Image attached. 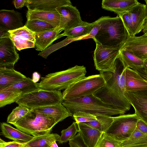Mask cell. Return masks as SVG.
<instances>
[{
  "label": "cell",
  "instance_id": "32",
  "mask_svg": "<svg viewBox=\"0 0 147 147\" xmlns=\"http://www.w3.org/2000/svg\"><path fill=\"white\" fill-rule=\"evenodd\" d=\"M96 117V120L84 123L102 132L106 131L114 120L113 117L110 116L99 115Z\"/></svg>",
  "mask_w": 147,
  "mask_h": 147
},
{
  "label": "cell",
  "instance_id": "15",
  "mask_svg": "<svg viewBox=\"0 0 147 147\" xmlns=\"http://www.w3.org/2000/svg\"><path fill=\"white\" fill-rule=\"evenodd\" d=\"M21 14L14 10H0V27L7 31L15 30L24 26Z\"/></svg>",
  "mask_w": 147,
  "mask_h": 147
},
{
  "label": "cell",
  "instance_id": "22",
  "mask_svg": "<svg viewBox=\"0 0 147 147\" xmlns=\"http://www.w3.org/2000/svg\"><path fill=\"white\" fill-rule=\"evenodd\" d=\"M33 109L52 117L56 124L68 117L72 116V114L62 103Z\"/></svg>",
  "mask_w": 147,
  "mask_h": 147
},
{
  "label": "cell",
  "instance_id": "37",
  "mask_svg": "<svg viewBox=\"0 0 147 147\" xmlns=\"http://www.w3.org/2000/svg\"><path fill=\"white\" fill-rule=\"evenodd\" d=\"M117 16L121 18L128 33V35L129 36H133V25L128 12H124Z\"/></svg>",
  "mask_w": 147,
  "mask_h": 147
},
{
  "label": "cell",
  "instance_id": "14",
  "mask_svg": "<svg viewBox=\"0 0 147 147\" xmlns=\"http://www.w3.org/2000/svg\"><path fill=\"white\" fill-rule=\"evenodd\" d=\"M120 50L127 51L144 61L147 59V36L128 35Z\"/></svg>",
  "mask_w": 147,
  "mask_h": 147
},
{
  "label": "cell",
  "instance_id": "12",
  "mask_svg": "<svg viewBox=\"0 0 147 147\" xmlns=\"http://www.w3.org/2000/svg\"><path fill=\"white\" fill-rule=\"evenodd\" d=\"M15 47L9 37L0 38V67L13 68L19 58Z\"/></svg>",
  "mask_w": 147,
  "mask_h": 147
},
{
  "label": "cell",
  "instance_id": "35",
  "mask_svg": "<svg viewBox=\"0 0 147 147\" xmlns=\"http://www.w3.org/2000/svg\"><path fill=\"white\" fill-rule=\"evenodd\" d=\"M30 109L26 107L18 105L9 115L7 119V122L11 124L15 123L26 115Z\"/></svg>",
  "mask_w": 147,
  "mask_h": 147
},
{
  "label": "cell",
  "instance_id": "20",
  "mask_svg": "<svg viewBox=\"0 0 147 147\" xmlns=\"http://www.w3.org/2000/svg\"><path fill=\"white\" fill-rule=\"evenodd\" d=\"M70 5L72 3L69 0H27L25 5L28 9L52 11Z\"/></svg>",
  "mask_w": 147,
  "mask_h": 147
},
{
  "label": "cell",
  "instance_id": "33",
  "mask_svg": "<svg viewBox=\"0 0 147 147\" xmlns=\"http://www.w3.org/2000/svg\"><path fill=\"white\" fill-rule=\"evenodd\" d=\"M22 94L21 92L16 89L0 91V107L16 102Z\"/></svg>",
  "mask_w": 147,
  "mask_h": 147
},
{
  "label": "cell",
  "instance_id": "18",
  "mask_svg": "<svg viewBox=\"0 0 147 147\" xmlns=\"http://www.w3.org/2000/svg\"><path fill=\"white\" fill-rule=\"evenodd\" d=\"M127 12L133 23V36H135L142 30L146 20L147 18L146 5L139 3Z\"/></svg>",
  "mask_w": 147,
  "mask_h": 147
},
{
  "label": "cell",
  "instance_id": "13",
  "mask_svg": "<svg viewBox=\"0 0 147 147\" xmlns=\"http://www.w3.org/2000/svg\"><path fill=\"white\" fill-rule=\"evenodd\" d=\"M125 95L133 107L135 113L147 124V90L135 92H127Z\"/></svg>",
  "mask_w": 147,
  "mask_h": 147
},
{
  "label": "cell",
  "instance_id": "45",
  "mask_svg": "<svg viewBox=\"0 0 147 147\" xmlns=\"http://www.w3.org/2000/svg\"><path fill=\"white\" fill-rule=\"evenodd\" d=\"M40 78V74L37 72H34L32 74V80L33 82L37 83Z\"/></svg>",
  "mask_w": 147,
  "mask_h": 147
},
{
  "label": "cell",
  "instance_id": "23",
  "mask_svg": "<svg viewBox=\"0 0 147 147\" xmlns=\"http://www.w3.org/2000/svg\"><path fill=\"white\" fill-rule=\"evenodd\" d=\"M139 2L136 0H103L102 7L117 15L127 12Z\"/></svg>",
  "mask_w": 147,
  "mask_h": 147
},
{
  "label": "cell",
  "instance_id": "41",
  "mask_svg": "<svg viewBox=\"0 0 147 147\" xmlns=\"http://www.w3.org/2000/svg\"><path fill=\"white\" fill-rule=\"evenodd\" d=\"M136 128L140 132L147 134V124L140 119L137 122Z\"/></svg>",
  "mask_w": 147,
  "mask_h": 147
},
{
  "label": "cell",
  "instance_id": "48",
  "mask_svg": "<svg viewBox=\"0 0 147 147\" xmlns=\"http://www.w3.org/2000/svg\"><path fill=\"white\" fill-rule=\"evenodd\" d=\"M50 147H58L56 141L53 142L50 145Z\"/></svg>",
  "mask_w": 147,
  "mask_h": 147
},
{
  "label": "cell",
  "instance_id": "24",
  "mask_svg": "<svg viewBox=\"0 0 147 147\" xmlns=\"http://www.w3.org/2000/svg\"><path fill=\"white\" fill-rule=\"evenodd\" d=\"M27 20L38 19L59 27L61 16L56 10L46 11L28 9L26 13Z\"/></svg>",
  "mask_w": 147,
  "mask_h": 147
},
{
  "label": "cell",
  "instance_id": "30",
  "mask_svg": "<svg viewBox=\"0 0 147 147\" xmlns=\"http://www.w3.org/2000/svg\"><path fill=\"white\" fill-rule=\"evenodd\" d=\"M25 26L35 33L48 31L58 27L51 24L38 19L27 20Z\"/></svg>",
  "mask_w": 147,
  "mask_h": 147
},
{
  "label": "cell",
  "instance_id": "31",
  "mask_svg": "<svg viewBox=\"0 0 147 147\" xmlns=\"http://www.w3.org/2000/svg\"><path fill=\"white\" fill-rule=\"evenodd\" d=\"M122 144L123 147L147 145V134L140 132L136 128L129 138Z\"/></svg>",
  "mask_w": 147,
  "mask_h": 147
},
{
  "label": "cell",
  "instance_id": "40",
  "mask_svg": "<svg viewBox=\"0 0 147 147\" xmlns=\"http://www.w3.org/2000/svg\"><path fill=\"white\" fill-rule=\"evenodd\" d=\"M22 144L14 141L6 142L0 139V147H22Z\"/></svg>",
  "mask_w": 147,
  "mask_h": 147
},
{
  "label": "cell",
  "instance_id": "43",
  "mask_svg": "<svg viewBox=\"0 0 147 147\" xmlns=\"http://www.w3.org/2000/svg\"><path fill=\"white\" fill-rule=\"evenodd\" d=\"M134 70L137 72L147 82V72L143 68H139Z\"/></svg>",
  "mask_w": 147,
  "mask_h": 147
},
{
  "label": "cell",
  "instance_id": "44",
  "mask_svg": "<svg viewBox=\"0 0 147 147\" xmlns=\"http://www.w3.org/2000/svg\"><path fill=\"white\" fill-rule=\"evenodd\" d=\"M27 0H15L13 1V4L16 8H22L25 5Z\"/></svg>",
  "mask_w": 147,
  "mask_h": 147
},
{
  "label": "cell",
  "instance_id": "29",
  "mask_svg": "<svg viewBox=\"0 0 147 147\" xmlns=\"http://www.w3.org/2000/svg\"><path fill=\"white\" fill-rule=\"evenodd\" d=\"M40 89V88L39 87L38 83L34 82L32 79L27 77L24 80L0 91L16 89L21 92L23 94H24Z\"/></svg>",
  "mask_w": 147,
  "mask_h": 147
},
{
  "label": "cell",
  "instance_id": "49",
  "mask_svg": "<svg viewBox=\"0 0 147 147\" xmlns=\"http://www.w3.org/2000/svg\"><path fill=\"white\" fill-rule=\"evenodd\" d=\"M129 147H147V145H140Z\"/></svg>",
  "mask_w": 147,
  "mask_h": 147
},
{
  "label": "cell",
  "instance_id": "27",
  "mask_svg": "<svg viewBox=\"0 0 147 147\" xmlns=\"http://www.w3.org/2000/svg\"><path fill=\"white\" fill-rule=\"evenodd\" d=\"M60 136L57 134L49 133L34 137L28 142L22 144V147H50L53 142L58 141Z\"/></svg>",
  "mask_w": 147,
  "mask_h": 147
},
{
  "label": "cell",
  "instance_id": "25",
  "mask_svg": "<svg viewBox=\"0 0 147 147\" xmlns=\"http://www.w3.org/2000/svg\"><path fill=\"white\" fill-rule=\"evenodd\" d=\"M1 128L2 134L4 137L20 143H26L34 137L14 128L10 125L5 122L1 123Z\"/></svg>",
  "mask_w": 147,
  "mask_h": 147
},
{
  "label": "cell",
  "instance_id": "5",
  "mask_svg": "<svg viewBox=\"0 0 147 147\" xmlns=\"http://www.w3.org/2000/svg\"><path fill=\"white\" fill-rule=\"evenodd\" d=\"M56 124L52 117L33 109L12 125L18 130L34 137L50 133Z\"/></svg>",
  "mask_w": 147,
  "mask_h": 147
},
{
  "label": "cell",
  "instance_id": "46",
  "mask_svg": "<svg viewBox=\"0 0 147 147\" xmlns=\"http://www.w3.org/2000/svg\"><path fill=\"white\" fill-rule=\"evenodd\" d=\"M142 30L143 33V35L147 36V18L146 20Z\"/></svg>",
  "mask_w": 147,
  "mask_h": 147
},
{
  "label": "cell",
  "instance_id": "10",
  "mask_svg": "<svg viewBox=\"0 0 147 147\" xmlns=\"http://www.w3.org/2000/svg\"><path fill=\"white\" fill-rule=\"evenodd\" d=\"M56 10L60 15V25L59 28L65 31L71 29L81 24L83 22L80 13L72 5L60 7Z\"/></svg>",
  "mask_w": 147,
  "mask_h": 147
},
{
  "label": "cell",
  "instance_id": "9",
  "mask_svg": "<svg viewBox=\"0 0 147 147\" xmlns=\"http://www.w3.org/2000/svg\"><path fill=\"white\" fill-rule=\"evenodd\" d=\"M113 123L105 132L123 142L130 137L136 128L139 118L134 113L119 115L113 117Z\"/></svg>",
  "mask_w": 147,
  "mask_h": 147
},
{
  "label": "cell",
  "instance_id": "3",
  "mask_svg": "<svg viewBox=\"0 0 147 147\" xmlns=\"http://www.w3.org/2000/svg\"><path fill=\"white\" fill-rule=\"evenodd\" d=\"M99 19L100 28L93 38L96 43L110 46L123 45L128 34L121 18L117 16H102Z\"/></svg>",
  "mask_w": 147,
  "mask_h": 147
},
{
  "label": "cell",
  "instance_id": "50",
  "mask_svg": "<svg viewBox=\"0 0 147 147\" xmlns=\"http://www.w3.org/2000/svg\"><path fill=\"white\" fill-rule=\"evenodd\" d=\"M144 1L146 3V6L147 10V0H145Z\"/></svg>",
  "mask_w": 147,
  "mask_h": 147
},
{
  "label": "cell",
  "instance_id": "1",
  "mask_svg": "<svg viewBox=\"0 0 147 147\" xmlns=\"http://www.w3.org/2000/svg\"><path fill=\"white\" fill-rule=\"evenodd\" d=\"M115 63V72L100 71L105 84L94 95L109 105L127 112L129 110L131 105L125 95L126 68L124 67L118 56Z\"/></svg>",
  "mask_w": 147,
  "mask_h": 147
},
{
  "label": "cell",
  "instance_id": "38",
  "mask_svg": "<svg viewBox=\"0 0 147 147\" xmlns=\"http://www.w3.org/2000/svg\"><path fill=\"white\" fill-rule=\"evenodd\" d=\"M72 116L77 123L90 121L96 119V116L95 115L81 112L74 113Z\"/></svg>",
  "mask_w": 147,
  "mask_h": 147
},
{
  "label": "cell",
  "instance_id": "42",
  "mask_svg": "<svg viewBox=\"0 0 147 147\" xmlns=\"http://www.w3.org/2000/svg\"><path fill=\"white\" fill-rule=\"evenodd\" d=\"M97 20L98 21L97 22L92 30L89 34V35L92 38H93L97 34L100 28L99 18Z\"/></svg>",
  "mask_w": 147,
  "mask_h": 147
},
{
  "label": "cell",
  "instance_id": "26",
  "mask_svg": "<svg viewBox=\"0 0 147 147\" xmlns=\"http://www.w3.org/2000/svg\"><path fill=\"white\" fill-rule=\"evenodd\" d=\"M98 21L97 20L91 23L83 21L80 25L71 29L64 31L61 34V37L67 36L66 40L89 35L92 30Z\"/></svg>",
  "mask_w": 147,
  "mask_h": 147
},
{
  "label": "cell",
  "instance_id": "28",
  "mask_svg": "<svg viewBox=\"0 0 147 147\" xmlns=\"http://www.w3.org/2000/svg\"><path fill=\"white\" fill-rule=\"evenodd\" d=\"M118 57L124 68L134 70L143 68L144 61L127 51L120 50Z\"/></svg>",
  "mask_w": 147,
  "mask_h": 147
},
{
  "label": "cell",
  "instance_id": "4",
  "mask_svg": "<svg viewBox=\"0 0 147 147\" xmlns=\"http://www.w3.org/2000/svg\"><path fill=\"white\" fill-rule=\"evenodd\" d=\"M87 71L84 65L75 66L68 69L51 73L41 77L38 83L40 89L46 90L61 91L85 77Z\"/></svg>",
  "mask_w": 147,
  "mask_h": 147
},
{
  "label": "cell",
  "instance_id": "11",
  "mask_svg": "<svg viewBox=\"0 0 147 147\" xmlns=\"http://www.w3.org/2000/svg\"><path fill=\"white\" fill-rule=\"evenodd\" d=\"M8 32L9 37L18 50L35 47V33L25 25Z\"/></svg>",
  "mask_w": 147,
  "mask_h": 147
},
{
  "label": "cell",
  "instance_id": "8",
  "mask_svg": "<svg viewBox=\"0 0 147 147\" xmlns=\"http://www.w3.org/2000/svg\"><path fill=\"white\" fill-rule=\"evenodd\" d=\"M122 46H110L96 43L93 55L96 69L100 71L115 72V61Z\"/></svg>",
  "mask_w": 147,
  "mask_h": 147
},
{
  "label": "cell",
  "instance_id": "19",
  "mask_svg": "<svg viewBox=\"0 0 147 147\" xmlns=\"http://www.w3.org/2000/svg\"><path fill=\"white\" fill-rule=\"evenodd\" d=\"M63 30L57 27L55 29L35 33V49L43 51L56 40L61 37L60 33Z\"/></svg>",
  "mask_w": 147,
  "mask_h": 147
},
{
  "label": "cell",
  "instance_id": "47",
  "mask_svg": "<svg viewBox=\"0 0 147 147\" xmlns=\"http://www.w3.org/2000/svg\"><path fill=\"white\" fill-rule=\"evenodd\" d=\"M143 68L145 71L147 72V59L144 61Z\"/></svg>",
  "mask_w": 147,
  "mask_h": 147
},
{
  "label": "cell",
  "instance_id": "7",
  "mask_svg": "<svg viewBox=\"0 0 147 147\" xmlns=\"http://www.w3.org/2000/svg\"><path fill=\"white\" fill-rule=\"evenodd\" d=\"M100 74L85 77L70 85L62 92L63 100L94 94L105 85Z\"/></svg>",
  "mask_w": 147,
  "mask_h": 147
},
{
  "label": "cell",
  "instance_id": "21",
  "mask_svg": "<svg viewBox=\"0 0 147 147\" xmlns=\"http://www.w3.org/2000/svg\"><path fill=\"white\" fill-rule=\"evenodd\" d=\"M26 78L13 68L0 67V91L22 81Z\"/></svg>",
  "mask_w": 147,
  "mask_h": 147
},
{
  "label": "cell",
  "instance_id": "16",
  "mask_svg": "<svg viewBox=\"0 0 147 147\" xmlns=\"http://www.w3.org/2000/svg\"><path fill=\"white\" fill-rule=\"evenodd\" d=\"M78 134L86 147H96L103 132L85 123H77Z\"/></svg>",
  "mask_w": 147,
  "mask_h": 147
},
{
  "label": "cell",
  "instance_id": "34",
  "mask_svg": "<svg viewBox=\"0 0 147 147\" xmlns=\"http://www.w3.org/2000/svg\"><path fill=\"white\" fill-rule=\"evenodd\" d=\"M122 143L112 135L103 132L96 147H123Z\"/></svg>",
  "mask_w": 147,
  "mask_h": 147
},
{
  "label": "cell",
  "instance_id": "39",
  "mask_svg": "<svg viewBox=\"0 0 147 147\" xmlns=\"http://www.w3.org/2000/svg\"><path fill=\"white\" fill-rule=\"evenodd\" d=\"M69 147H86L78 134L69 141Z\"/></svg>",
  "mask_w": 147,
  "mask_h": 147
},
{
  "label": "cell",
  "instance_id": "17",
  "mask_svg": "<svg viewBox=\"0 0 147 147\" xmlns=\"http://www.w3.org/2000/svg\"><path fill=\"white\" fill-rule=\"evenodd\" d=\"M125 84L127 92H135L147 90V82L135 71L126 67Z\"/></svg>",
  "mask_w": 147,
  "mask_h": 147
},
{
  "label": "cell",
  "instance_id": "6",
  "mask_svg": "<svg viewBox=\"0 0 147 147\" xmlns=\"http://www.w3.org/2000/svg\"><path fill=\"white\" fill-rule=\"evenodd\" d=\"M63 101L61 91L40 89L22 94L16 102L31 109L56 105L62 103Z\"/></svg>",
  "mask_w": 147,
  "mask_h": 147
},
{
  "label": "cell",
  "instance_id": "36",
  "mask_svg": "<svg viewBox=\"0 0 147 147\" xmlns=\"http://www.w3.org/2000/svg\"><path fill=\"white\" fill-rule=\"evenodd\" d=\"M78 131L77 123L76 122H74L67 128L61 131V135L58 141L60 144L69 141L76 136Z\"/></svg>",
  "mask_w": 147,
  "mask_h": 147
},
{
  "label": "cell",
  "instance_id": "2",
  "mask_svg": "<svg viewBox=\"0 0 147 147\" xmlns=\"http://www.w3.org/2000/svg\"><path fill=\"white\" fill-rule=\"evenodd\" d=\"M62 105L72 114L79 112L90 113L96 116H110L124 114L126 111L105 103L94 94L64 100Z\"/></svg>",
  "mask_w": 147,
  "mask_h": 147
}]
</instances>
